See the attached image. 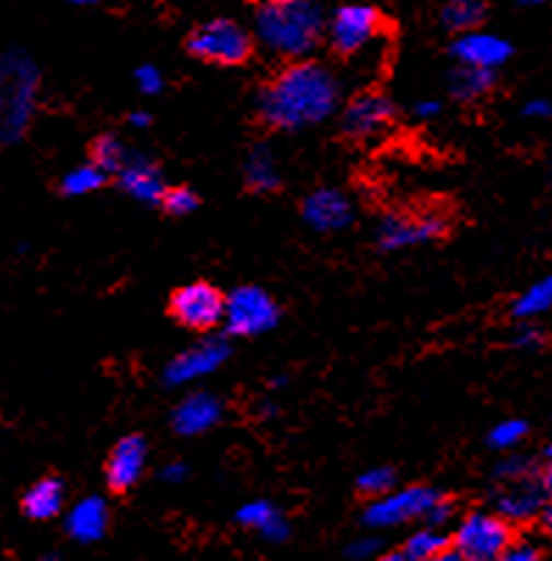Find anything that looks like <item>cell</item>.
Wrapping results in <instances>:
<instances>
[{"label":"cell","instance_id":"cell-1","mask_svg":"<svg viewBox=\"0 0 552 561\" xmlns=\"http://www.w3.org/2000/svg\"><path fill=\"white\" fill-rule=\"evenodd\" d=\"M337 79L330 68L296 59L260 95V117L271 129L296 131L315 126L335 112Z\"/></svg>","mask_w":552,"mask_h":561},{"label":"cell","instance_id":"cell-2","mask_svg":"<svg viewBox=\"0 0 552 561\" xmlns=\"http://www.w3.org/2000/svg\"><path fill=\"white\" fill-rule=\"evenodd\" d=\"M326 32L319 0H263L254 12V37L271 56L304 59Z\"/></svg>","mask_w":552,"mask_h":561},{"label":"cell","instance_id":"cell-3","mask_svg":"<svg viewBox=\"0 0 552 561\" xmlns=\"http://www.w3.org/2000/svg\"><path fill=\"white\" fill-rule=\"evenodd\" d=\"M37 95V70L23 54H9L0 65V135L18 137L28 126Z\"/></svg>","mask_w":552,"mask_h":561},{"label":"cell","instance_id":"cell-4","mask_svg":"<svg viewBox=\"0 0 552 561\" xmlns=\"http://www.w3.org/2000/svg\"><path fill=\"white\" fill-rule=\"evenodd\" d=\"M386 20L371 3H346L326 20V39L341 56H357L382 37Z\"/></svg>","mask_w":552,"mask_h":561},{"label":"cell","instance_id":"cell-5","mask_svg":"<svg viewBox=\"0 0 552 561\" xmlns=\"http://www.w3.org/2000/svg\"><path fill=\"white\" fill-rule=\"evenodd\" d=\"M514 545L510 523L499 514L474 512L455 530V550L463 561H497Z\"/></svg>","mask_w":552,"mask_h":561},{"label":"cell","instance_id":"cell-6","mask_svg":"<svg viewBox=\"0 0 552 561\" xmlns=\"http://www.w3.org/2000/svg\"><path fill=\"white\" fill-rule=\"evenodd\" d=\"M193 56L212 65H240L252 54V37L234 20L218 18L202 23L187 39Z\"/></svg>","mask_w":552,"mask_h":561},{"label":"cell","instance_id":"cell-7","mask_svg":"<svg viewBox=\"0 0 552 561\" xmlns=\"http://www.w3.org/2000/svg\"><path fill=\"white\" fill-rule=\"evenodd\" d=\"M279 321V308L257 285L232 290L223 308V328L232 335H263Z\"/></svg>","mask_w":552,"mask_h":561},{"label":"cell","instance_id":"cell-8","mask_svg":"<svg viewBox=\"0 0 552 561\" xmlns=\"http://www.w3.org/2000/svg\"><path fill=\"white\" fill-rule=\"evenodd\" d=\"M438 500H441V494L429 486L393 489L366 508V523L388 528V525H402L411 523V519H427L429 512L438 506Z\"/></svg>","mask_w":552,"mask_h":561},{"label":"cell","instance_id":"cell-9","mask_svg":"<svg viewBox=\"0 0 552 561\" xmlns=\"http://www.w3.org/2000/svg\"><path fill=\"white\" fill-rule=\"evenodd\" d=\"M227 297L209 283H187L171 297V313L191 330H209L223 321Z\"/></svg>","mask_w":552,"mask_h":561},{"label":"cell","instance_id":"cell-10","mask_svg":"<svg viewBox=\"0 0 552 561\" xmlns=\"http://www.w3.org/2000/svg\"><path fill=\"white\" fill-rule=\"evenodd\" d=\"M229 358V344L218 335H209V339L198 341V344L187 346L184 352H179L176 358L165 366V382L168 386H187V382H196L202 377L212 375V371L221 369Z\"/></svg>","mask_w":552,"mask_h":561},{"label":"cell","instance_id":"cell-11","mask_svg":"<svg viewBox=\"0 0 552 561\" xmlns=\"http://www.w3.org/2000/svg\"><path fill=\"white\" fill-rule=\"evenodd\" d=\"M447 224L438 216H388L377 227V243L386 252H402V249L422 247V243L441 238Z\"/></svg>","mask_w":552,"mask_h":561},{"label":"cell","instance_id":"cell-12","mask_svg":"<svg viewBox=\"0 0 552 561\" xmlns=\"http://www.w3.org/2000/svg\"><path fill=\"white\" fill-rule=\"evenodd\" d=\"M393 101L382 93H360L344 110V129L355 140H375L391 126Z\"/></svg>","mask_w":552,"mask_h":561},{"label":"cell","instance_id":"cell-13","mask_svg":"<svg viewBox=\"0 0 552 561\" xmlns=\"http://www.w3.org/2000/svg\"><path fill=\"white\" fill-rule=\"evenodd\" d=\"M301 216H304L307 227L315 232H341L355 218V207H352L349 196H344L335 187H319L301 204Z\"/></svg>","mask_w":552,"mask_h":561},{"label":"cell","instance_id":"cell-14","mask_svg":"<svg viewBox=\"0 0 552 561\" xmlns=\"http://www.w3.org/2000/svg\"><path fill=\"white\" fill-rule=\"evenodd\" d=\"M148 463V445L142 436H123L106 461V483L112 492H131L142 481Z\"/></svg>","mask_w":552,"mask_h":561},{"label":"cell","instance_id":"cell-15","mask_svg":"<svg viewBox=\"0 0 552 561\" xmlns=\"http://www.w3.org/2000/svg\"><path fill=\"white\" fill-rule=\"evenodd\" d=\"M452 56L460 65H467V68L494 70L508 62L510 45L503 37H497V34H485L474 28V32L460 34L455 39Z\"/></svg>","mask_w":552,"mask_h":561},{"label":"cell","instance_id":"cell-16","mask_svg":"<svg viewBox=\"0 0 552 561\" xmlns=\"http://www.w3.org/2000/svg\"><path fill=\"white\" fill-rule=\"evenodd\" d=\"M221 413L223 405L218 397L196 391V394L184 397L173 411V431L179 436H202L221 422Z\"/></svg>","mask_w":552,"mask_h":561},{"label":"cell","instance_id":"cell-17","mask_svg":"<svg viewBox=\"0 0 552 561\" xmlns=\"http://www.w3.org/2000/svg\"><path fill=\"white\" fill-rule=\"evenodd\" d=\"M117 185L123 187V193H129L135 202L142 204H162L168 193L160 168L137 154H131L129 162L117 171Z\"/></svg>","mask_w":552,"mask_h":561},{"label":"cell","instance_id":"cell-18","mask_svg":"<svg viewBox=\"0 0 552 561\" xmlns=\"http://www.w3.org/2000/svg\"><path fill=\"white\" fill-rule=\"evenodd\" d=\"M547 506V489L533 481H514L497 497V514L508 523H528Z\"/></svg>","mask_w":552,"mask_h":561},{"label":"cell","instance_id":"cell-19","mask_svg":"<svg viewBox=\"0 0 552 561\" xmlns=\"http://www.w3.org/2000/svg\"><path fill=\"white\" fill-rule=\"evenodd\" d=\"M61 508H65V483L56 476L34 481L20 497V512L34 523H48V519L59 517Z\"/></svg>","mask_w":552,"mask_h":561},{"label":"cell","instance_id":"cell-20","mask_svg":"<svg viewBox=\"0 0 552 561\" xmlns=\"http://www.w3.org/2000/svg\"><path fill=\"white\" fill-rule=\"evenodd\" d=\"M110 525V508L101 497H84L79 500L68 514V530L70 537L79 542H95L106 534Z\"/></svg>","mask_w":552,"mask_h":561},{"label":"cell","instance_id":"cell-21","mask_svg":"<svg viewBox=\"0 0 552 561\" xmlns=\"http://www.w3.org/2000/svg\"><path fill=\"white\" fill-rule=\"evenodd\" d=\"M243 180L254 193H274L279 187V182H283L279 180V165L265 146H257V149H252V154L245 157Z\"/></svg>","mask_w":552,"mask_h":561},{"label":"cell","instance_id":"cell-22","mask_svg":"<svg viewBox=\"0 0 552 561\" xmlns=\"http://www.w3.org/2000/svg\"><path fill=\"white\" fill-rule=\"evenodd\" d=\"M238 519L249 528L263 530L268 539H285L288 537V523L283 519V514L271 506L268 500H254V503H245L238 512Z\"/></svg>","mask_w":552,"mask_h":561},{"label":"cell","instance_id":"cell-23","mask_svg":"<svg viewBox=\"0 0 552 561\" xmlns=\"http://www.w3.org/2000/svg\"><path fill=\"white\" fill-rule=\"evenodd\" d=\"M485 18L483 0H447L441 9V23L452 32H474Z\"/></svg>","mask_w":552,"mask_h":561},{"label":"cell","instance_id":"cell-24","mask_svg":"<svg viewBox=\"0 0 552 561\" xmlns=\"http://www.w3.org/2000/svg\"><path fill=\"white\" fill-rule=\"evenodd\" d=\"M449 87H452L455 99L478 101L480 95H485L491 87H494V70L467 68V65H460L452 73V79H449Z\"/></svg>","mask_w":552,"mask_h":561},{"label":"cell","instance_id":"cell-25","mask_svg":"<svg viewBox=\"0 0 552 561\" xmlns=\"http://www.w3.org/2000/svg\"><path fill=\"white\" fill-rule=\"evenodd\" d=\"M106 185V171L99 168L95 162H87V165L73 168L61 176V193L70 198H79V196H90V193L101 191Z\"/></svg>","mask_w":552,"mask_h":561},{"label":"cell","instance_id":"cell-26","mask_svg":"<svg viewBox=\"0 0 552 561\" xmlns=\"http://www.w3.org/2000/svg\"><path fill=\"white\" fill-rule=\"evenodd\" d=\"M547 310H552V274L530 285L514 302L516 319H536V316L547 313Z\"/></svg>","mask_w":552,"mask_h":561},{"label":"cell","instance_id":"cell-27","mask_svg":"<svg viewBox=\"0 0 552 561\" xmlns=\"http://www.w3.org/2000/svg\"><path fill=\"white\" fill-rule=\"evenodd\" d=\"M447 548H449L447 537H441V534L433 528H424V530H416V534L407 539L405 548H402V556H405L407 561H429L433 556H438Z\"/></svg>","mask_w":552,"mask_h":561},{"label":"cell","instance_id":"cell-28","mask_svg":"<svg viewBox=\"0 0 552 561\" xmlns=\"http://www.w3.org/2000/svg\"><path fill=\"white\" fill-rule=\"evenodd\" d=\"M129 157H131V151L112 135H104L92 142V162H95L99 168H104L106 173L120 171V168L129 162Z\"/></svg>","mask_w":552,"mask_h":561},{"label":"cell","instance_id":"cell-29","mask_svg":"<svg viewBox=\"0 0 552 561\" xmlns=\"http://www.w3.org/2000/svg\"><path fill=\"white\" fill-rule=\"evenodd\" d=\"M393 483H396V476H393L388 467H375L366 469L360 478H357V492L366 494V497L377 500L382 494L393 492Z\"/></svg>","mask_w":552,"mask_h":561},{"label":"cell","instance_id":"cell-30","mask_svg":"<svg viewBox=\"0 0 552 561\" xmlns=\"http://www.w3.org/2000/svg\"><path fill=\"white\" fill-rule=\"evenodd\" d=\"M525 436H528V425H525V422L505 420V422H499V425L491 427L488 445L494 447V450H510V447L519 445Z\"/></svg>","mask_w":552,"mask_h":561},{"label":"cell","instance_id":"cell-31","mask_svg":"<svg viewBox=\"0 0 552 561\" xmlns=\"http://www.w3.org/2000/svg\"><path fill=\"white\" fill-rule=\"evenodd\" d=\"M162 207H165L171 216L184 218L198 210V196L191 187H173V191H168L165 198H162Z\"/></svg>","mask_w":552,"mask_h":561},{"label":"cell","instance_id":"cell-32","mask_svg":"<svg viewBox=\"0 0 552 561\" xmlns=\"http://www.w3.org/2000/svg\"><path fill=\"white\" fill-rule=\"evenodd\" d=\"M135 81H137V90L146 95H157L162 90V73L153 68V65H142V68H137Z\"/></svg>","mask_w":552,"mask_h":561},{"label":"cell","instance_id":"cell-33","mask_svg":"<svg viewBox=\"0 0 552 561\" xmlns=\"http://www.w3.org/2000/svg\"><path fill=\"white\" fill-rule=\"evenodd\" d=\"M528 472H530V458L525 456H510L497 467V476L510 478V481H519V478H525Z\"/></svg>","mask_w":552,"mask_h":561},{"label":"cell","instance_id":"cell-34","mask_svg":"<svg viewBox=\"0 0 552 561\" xmlns=\"http://www.w3.org/2000/svg\"><path fill=\"white\" fill-rule=\"evenodd\" d=\"M497 561H541V553L539 548H533V545L519 542V545H510Z\"/></svg>","mask_w":552,"mask_h":561},{"label":"cell","instance_id":"cell-35","mask_svg":"<svg viewBox=\"0 0 552 561\" xmlns=\"http://www.w3.org/2000/svg\"><path fill=\"white\" fill-rule=\"evenodd\" d=\"M514 346L516 350H536V346H541V341H544V335H541V330L530 328V324H525V328H519L514 333Z\"/></svg>","mask_w":552,"mask_h":561},{"label":"cell","instance_id":"cell-36","mask_svg":"<svg viewBox=\"0 0 552 561\" xmlns=\"http://www.w3.org/2000/svg\"><path fill=\"white\" fill-rule=\"evenodd\" d=\"M525 115L528 117H552V101L533 99L525 104Z\"/></svg>","mask_w":552,"mask_h":561},{"label":"cell","instance_id":"cell-37","mask_svg":"<svg viewBox=\"0 0 552 561\" xmlns=\"http://www.w3.org/2000/svg\"><path fill=\"white\" fill-rule=\"evenodd\" d=\"M418 117H436L441 112V101L438 99H422L416 106H413Z\"/></svg>","mask_w":552,"mask_h":561},{"label":"cell","instance_id":"cell-38","mask_svg":"<svg viewBox=\"0 0 552 561\" xmlns=\"http://www.w3.org/2000/svg\"><path fill=\"white\" fill-rule=\"evenodd\" d=\"M187 478V467L184 463H171V467L162 469V481L165 483H182Z\"/></svg>","mask_w":552,"mask_h":561},{"label":"cell","instance_id":"cell-39","mask_svg":"<svg viewBox=\"0 0 552 561\" xmlns=\"http://www.w3.org/2000/svg\"><path fill=\"white\" fill-rule=\"evenodd\" d=\"M375 550H377L375 539H363V542L352 545V556H357V559H363V556H371Z\"/></svg>","mask_w":552,"mask_h":561},{"label":"cell","instance_id":"cell-40","mask_svg":"<svg viewBox=\"0 0 552 561\" xmlns=\"http://www.w3.org/2000/svg\"><path fill=\"white\" fill-rule=\"evenodd\" d=\"M129 126L131 129H148V126H151V117H148L146 112H131Z\"/></svg>","mask_w":552,"mask_h":561},{"label":"cell","instance_id":"cell-41","mask_svg":"<svg viewBox=\"0 0 552 561\" xmlns=\"http://www.w3.org/2000/svg\"><path fill=\"white\" fill-rule=\"evenodd\" d=\"M429 561H463V556H460L458 553V550H441V553H438V556H433V559H429Z\"/></svg>","mask_w":552,"mask_h":561},{"label":"cell","instance_id":"cell-42","mask_svg":"<svg viewBox=\"0 0 552 561\" xmlns=\"http://www.w3.org/2000/svg\"><path fill=\"white\" fill-rule=\"evenodd\" d=\"M541 486H544L547 494L552 497V461H550V467L544 469V476H541Z\"/></svg>","mask_w":552,"mask_h":561},{"label":"cell","instance_id":"cell-43","mask_svg":"<svg viewBox=\"0 0 552 561\" xmlns=\"http://www.w3.org/2000/svg\"><path fill=\"white\" fill-rule=\"evenodd\" d=\"M541 517H544L547 528L552 530V500H547V506H544V512H541Z\"/></svg>","mask_w":552,"mask_h":561},{"label":"cell","instance_id":"cell-44","mask_svg":"<svg viewBox=\"0 0 552 561\" xmlns=\"http://www.w3.org/2000/svg\"><path fill=\"white\" fill-rule=\"evenodd\" d=\"M70 3H76V7H95L101 0H70Z\"/></svg>","mask_w":552,"mask_h":561},{"label":"cell","instance_id":"cell-45","mask_svg":"<svg viewBox=\"0 0 552 561\" xmlns=\"http://www.w3.org/2000/svg\"><path fill=\"white\" fill-rule=\"evenodd\" d=\"M377 561H407V559L402 553H391V556H386V559H377Z\"/></svg>","mask_w":552,"mask_h":561},{"label":"cell","instance_id":"cell-46","mask_svg":"<svg viewBox=\"0 0 552 561\" xmlns=\"http://www.w3.org/2000/svg\"><path fill=\"white\" fill-rule=\"evenodd\" d=\"M521 3H541V0H521Z\"/></svg>","mask_w":552,"mask_h":561},{"label":"cell","instance_id":"cell-47","mask_svg":"<svg viewBox=\"0 0 552 561\" xmlns=\"http://www.w3.org/2000/svg\"><path fill=\"white\" fill-rule=\"evenodd\" d=\"M39 561H56V559H39Z\"/></svg>","mask_w":552,"mask_h":561},{"label":"cell","instance_id":"cell-48","mask_svg":"<svg viewBox=\"0 0 552 561\" xmlns=\"http://www.w3.org/2000/svg\"><path fill=\"white\" fill-rule=\"evenodd\" d=\"M550 456H552V447H550Z\"/></svg>","mask_w":552,"mask_h":561}]
</instances>
